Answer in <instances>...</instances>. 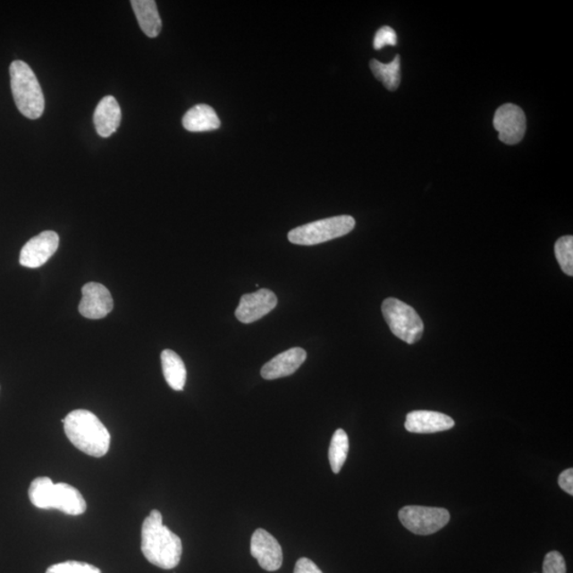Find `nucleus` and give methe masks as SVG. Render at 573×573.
Instances as JSON below:
<instances>
[{
	"label": "nucleus",
	"mask_w": 573,
	"mask_h": 573,
	"mask_svg": "<svg viewBox=\"0 0 573 573\" xmlns=\"http://www.w3.org/2000/svg\"><path fill=\"white\" fill-rule=\"evenodd\" d=\"M122 122V110L113 96H105L99 102L94 113L96 131L101 138H110L117 131Z\"/></svg>",
	"instance_id": "15"
},
{
	"label": "nucleus",
	"mask_w": 573,
	"mask_h": 573,
	"mask_svg": "<svg viewBox=\"0 0 573 573\" xmlns=\"http://www.w3.org/2000/svg\"><path fill=\"white\" fill-rule=\"evenodd\" d=\"M68 440L88 456L101 458L110 450L111 434L100 419L88 410H75L62 419Z\"/></svg>",
	"instance_id": "2"
},
{
	"label": "nucleus",
	"mask_w": 573,
	"mask_h": 573,
	"mask_svg": "<svg viewBox=\"0 0 573 573\" xmlns=\"http://www.w3.org/2000/svg\"><path fill=\"white\" fill-rule=\"evenodd\" d=\"M566 561L559 552H550L544 557L543 573H566Z\"/></svg>",
	"instance_id": "23"
},
{
	"label": "nucleus",
	"mask_w": 573,
	"mask_h": 573,
	"mask_svg": "<svg viewBox=\"0 0 573 573\" xmlns=\"http://www.w3.org/2000/svg\"><path fill=\"white\" fill-rule=\"evenodd\" d=\"M141 552L149 563L162 569L180 564L183 544L181 538L163 525L160 510H153L141 527Z\"/></svg>",
	"instance_id": "1"
},
{
	"label": "nucleus",
	"mask_w": 573,
	"mask_h": 573,
	"mask_svg": "<svg viewBox=\"0 0 573 573\" xmlns=\"http://www.w3.org/2000/svg\"><path fill=\"white\" fill-rule=\"evenodd\" d=\"M559 485L561 490L573 495V469H565L559 476Z\"/></svg>",
	"instance_id": "26"
},
{
	"label": "nucleus",
	"mask_w": 573,
	"mask_h": 573,
	"mask_svg": "<svg viewBox=\"0 0 573 573\" xmlns=\"http://www.w3.org/2000/svg\"><path fill=\"white\" fill-rule=\"evenodd\" d=\"M308 358L306 350L293 348L277 355L263 367L262 377L265 380H274L292 375Z\"/></svg>",
	"instance_id": "14"
},
{
	"label": "nucleus",
	"mask_w": 573,
	"mask_h": 573,
	"mask_svg": "<svg viewBox=\"0 0 573 573\" xmlns=\"http://www.w3.org/2000/svg\"><path fill=\"white\" fill-rule=\"evenodd\" d=\"M131 4L141 30L147 37L156 38L162 30V20L155 0H133Z\"/></svg>",
	"instance_id": "17"
},
{
	"label": "nucleus",
	"mask_w": 573,
	"mask_h": 573,
	"mask_svg": "<svg viewBox=\"0 0 573 573\" xmlns=\"http://www.w3.org/2000/svg\"><path fill=\"white\" fill-rule=\"evenodd\" d=\"M59 235L53 231L43 232L31 238L21 249L20 264L26 268H39L54 257L59 248Z\"/></svg>",
	"instance_id": "9"
},
{
	"label": "nucleus",
	"mask_w": 573,
	"mask_h": 573,
	"mask_svg": "<svg viewBox=\"0 0 573 573\" xmlns=\"http://www.w3.org/2000/svg\"><path fill=\"white\" fill-rule=\"evenodd\" d=\"M385 322L395 336L408 344H414L422 338L424 323L416 309L401 300L390 298L383 303Z\"/></svg>",
	"instance_id": "6"
},
{
	"label": "nucleus",
	"mask_w": 573,
	"mask_h": 573,
	"mask_svg": "<svg viewBox=\"0 0 573 573\" xmlns=\"http://www.w3.org/2000/svg\"><path fill=\"white\" fill-rule=\"evenodd\" d=\"M276 305L277 298L274 291L259 289L257 292L242 295L235 316L241 323L249 324L270 314Z\"/></svg>",
	"instance_id": "11"
},
{
	"label": "nucleus",
	"mask_w": 573,
	"mask_h": 573,
	"mask_svg": "<svg viewBox=\"0 0 573 573\" xmlns=\"http://www.w3.org/2000/svg\"><path fill=\"white\" fill-rule=\"evenodd\" d=\"M221 126L217 113L212 106L198 105L186 113L183 117V127L190 132H208Z\"/></svg>",
	"instance_id": "16"
},
{
	"label": "nucleus",
	"mask_w": 573,
	"mask_h": 573,
	"mask_svg": "<svg viewBox=\"0 0 573 573\" xmlns=\"http://www.w3.org/2000/svg\"><path fill=\"white\" fill-rule=\"evenodd\" d=\"M163 374L169 387L174 391H183L187 372L183 360L172 350H164L161 355Z\"/></svg>",
	"instance_id": "18"
},
{
	"label": "nucleus",
	"mask_w": 573,
	"mask_h": 573,
	"mask_svg": "<svg viewBox=\"0 0 573 573\" xmlns=\"http://www.w3.org/2000/svg\"><path fill=\"white\" fill-rule=\"evenodd\" d=\"M350 450L349 436L343 429H338L333 434L329 446L328 458L333 472L339 474L341 472L343 465L348 458Z\"/></svg>",
	"instance_id": "20"
},
{
	"label": "nucleus",
	"mask_w": 573,
	"mask_h": 573,
	"mask_svg": "<svg viewBox=\"0 0 573 573\" xmlns=\"http://www.w3.org/2000/svg\"><path fill=\"white\" fill-rule=\"evenodd\" d=\"M399 518L407 530L417 535H431L442 529L451 520L446 509L408 506L400 510Z\"/></svg>",
	"instance_id": "7"
},
{
	"label": "nucleus",
	"mask_w": 573,
	"mask_h": 573,
	"mask_svg": "<svg viewBox=\"0 0 573 573\" xmlns=\"http://www.w3.org/2000/svg\"><path fill=\"white\" fill-rule=\"evenodd\" d=\"M10 77L17 109L27 118L41 117L45 109L44 94L30 66L25 62L14 61L10 65Z\"/></svg>",
	"instance_id": "4"
},
{
	"label": "nucleus",
	"mask_w": 573,
	"mask_h": 573,
	"mask_svg": "<svg viewBox=\"0 0 573 573\" xmlns=\"http://www.w3.org/2000/svg\"><path fill=\"white\" fill-rule=\"evenodd\" d=\"M28 493L33 506L42 510H59L67 515L78 516L88 508L76 487L67 484L55 485L48 476L34 479Z\"/></svg>",
	"instance_id": "3"
},
{
	"label": "nucleus",
	"mask_w": 573,
	"mask_h": 573,
	"mask_svg": "<svg viewBox=\"0 0 573 573\" xmlns=\"http://www.w3.org/2000/svg\"><path fill=\"white\" fill-rule=\"evenodd\" d=\"M46 573H101L97 567L83 561L68 560L50 566Z\"/></svg>",
	"instance_id": "22"
},
{
	"label": "nucleus",
	"mask_w": 573,
	"mask_h": 573,
	"mask_svg": "<svg viewBox=\"0 0 573 573\" xmlns=\"http://www.w3.org/2000/svg\"><path fill=\"white\" fill-rule=\"evenodd\" d=\"M371 71L380 82L389 90H396L400 84V56L396 55L389 64L377 60L370 62Z\"/></svg>",
	"instance_id": "19"
},
{
	"label": "nucleus",
	"mask_w": 573,
	"mask_h": 573,
	"mask_svg": "<svg viewBox=\"0 0 573 573\" xmlns=\"http://www.w3.org/2000/svg\"><path fill=\"white\" fill-rule=\"evenodd\" d=\"M356 221L350 215L315 221L289 232L288 240L293 245L316 246L329 240H336L354 230Z\"/></svg>",
	"instance_id": "5"
},
{
	"label": "nucleus",
	"mask_w": 573,
	"mask_h": 573,
	"mask_svg": "<svg viewBox=\"0 0 573 573\" xmlns=\"http://www.w3.org/2000/svg\"><path fill=\"white\" fill-rule=\"evenodd\" d=\"M493 127L499 133V139L507 145H516L523 140L527 121L519 106L507 104L499 107L493 117Z\"/></svg>",
	"instance_id": "8"
},
{
	"label": "nucleus",
	"mask_w": 573,
	"mask_h": 573,
	"mask_svg": "<svg viewBox=\"0 0 573 573\" xmlns=\"http://www.w3.org/2000/svg\"><path fill=\"white\" fill-rule=\"evenodd\" d=\"M114 308V300L105 286L88 282L82 288V299L79 305L81 316L90 320L104 319Z\"/></svg>",
	"instance_id": "10"
},
{
	"label": "nucleus",
	"mask_w": 573,
	"mask_h": 573,
	"mask_svg": "<svg viewBox=\"0 0 573 573\" xmlns=\"http://www.w3.org/2000/svg\"><path fill=\"white\" fill-rule=\"evenodd\" d=\"M451 417L435 411L417 410L407 414L405 428L411 434H435L453 428Z\"/></svg>",
	"instance_id": "13"
},
{
	"label": "nucleus",
	"mask_w": 573,
	"mask_h": 573,
	"mask_svg": "<svg viewBox=\"0 0 573 573\" xmlns=\"http://www.w3.org/2000/svg\"><path fill=\"white\" fill-rule=\"evenodd\" d=\"M555 257L564 274L573 275V237L564 236L555 243Z\"/></svg>",
	"instance_id": "21"
},
{
	"label": "nucleus",
	"mask_w": 573,
	"mask_h": 573,
	"mask_svg": "<svg viewBox=\"0 0 573 573\" xmlns=\"http://www.w3.org/2000/svg\"><path fill=\"white\" fill-rule=\"evenodd\" d=\"M293 573H323L319 567L309 559L302 558L295 564Z\"/></svg>",
	"instance_id": "25"
},
{
	"label": "nucleus",
	"mask_w": 573,
	"mask_h": 573,
	"mask_svg": "<svg viewBox=\"0 0 573 573\" xmlns=\"http://www.w3.org/2000/svg\"><path fill=\"white\" fill-rule=\"evenodd\" d=\"M374 48L376 50L383 49L387 45L390 46H395L397 44V36L393 28L389 26H384L380 28V29L375 34L374 38Z\"/></svg>",
	"instance_id": "24"
},
{
	"label": "nucleus",
	"mask_w": 573,
	"mask_h": 573,
	"mask_svg": "<svg viewBox=\"0 0 573 573\" xmlns=\"http://www.w3.org/2000/svg\"><path fill=\"white\" fill-rule=\"evenodd\" d=\"M251 554L266 571L279 570L282 565V550L274 535L264 529H257L251 538Z\"/></svg>",
	"instance_id": "12"
}]
</instances>
